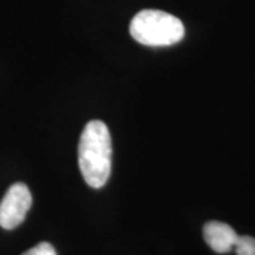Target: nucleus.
Wrapping results in <instances>:
<instances>
[{
	"label": "nucleus",
	"instance_id": "f03ea898",
	"mask_svg": "<svg viewBox=\"0 0 255 255\" xmlns=\"http://www.w3.org/2000/svg\"><path fill=\"white\" fill-rule=\"evenodd\" d=\"M130 34L146 46H169L183 39V23L175 15L159 9H143L132 18Z\"/></svg>",
	"mask_w": 255,
	"mask_h": 255
},
{
	"label": "nucleus",
	"instance_id": "f257e3e1",
	"mask_svg": "<svg viewBox=\"0 0 255 255\" xmlns=\"http://www.w3.org/2000/svg\"><path fill=\"white\" fill-rule=\"evenodd\" d=\"M113 144L107 124L90 121L83 130L78 144V164L83 178L91 188L100 189L109 180Z\"/></svg>",
	"mask_w": 255,
	"mask_h": 255
},
{
	"label": "nucleus",
	"instance_id": "20e7f679",
	"mask_svg": "<svg viewBox=\"0 0 255 255\" xmlns=\"http://www.w3.org/2000/svg\"><path fill=\"white\" fill-rule=\"evenodd\" d=\"M203 237L207 245L216 253L225 254L235 246L239 235L227 223L210 221L203 227Z\"/></svg>",
	"mask_w": 255,
	"mask_h": 255
},
{
	"label": "nucleus",
	"instance_id": "7ed1b4c3",
	"mask_svg": "<svg viewBox=\"0 0 255 255\" xmlns=\"http://www.w3.org/2000/svg\"><path fill=\"white\" fill-rule=\"evenodd\" d=\"M31 205L32 195L26 184H12L0 202V227L9 231L21 225Z\"/></svg>",
	"mask_w": 255,
	"mask_h": 255
},
{
	"label": "nucleus",
	"instance_id": "423d86ee",
	"mask_svg": "<svg viewBox=\"0 0 255 255\" xmlns=\"http://www.w3.org/2000/svg\"><path fill=\"white\" fill-rule=\"evenodd\" d=\"M21 255H57V252L49 242H40Z\"/></svg>",
	"mask_w": 255,
	"mask_h": 255
},
{
	"label": "nucleus",
	"instance_id": "39448f33",
	"mask_svg": "<svg viewBox=\"0 0 255 255\" xmlns=\"http://www.w3.org/2000/svg\"><path fill=\"white\" fill-rule=\"evenodd\" d=\"M234 250L238 255H255V239L248 235L239 237Z\"/></svg>",
	"mask_w": 255,
	"mask_h": 255
}]
</instances>
